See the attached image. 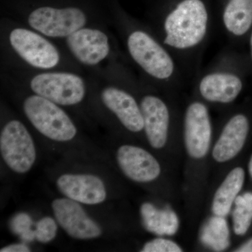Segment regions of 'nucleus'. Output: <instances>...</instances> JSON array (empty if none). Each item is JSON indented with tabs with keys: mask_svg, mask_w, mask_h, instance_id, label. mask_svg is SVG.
<instances>
[{
	"mask_svg": "<svg viewBox=\"0 0 252 252\" xmlns=\"http://www.w3.org/2000/svg\"><path fill=\"white\" fill-rule=\"evenodd\" d=\"M208 14L201 0H184L167 16L164 43L177 49L198 45L206 34Z\"/></svg>",
	"mask_w": 252,
	"mask_h": 252,
	"instance_id": "f257e3e1",
	"label": "nucleus"
},
{
	"mask_svg": "<svg viewBox=\"0 0 252 252\" xmlns=\"http://www.w3.org/2000/svg\"><path fill=\"white\" fill-rule=\"evenodd\" d=\"M23 108L30 122L48 138L67 142L75 137V126L67 114L54 102L36 94L25 100Z\"/></svg>",
	"mask_w": 252,
	"mask_h": 252,
	"instance_id": "f03ea898",
	"label": "nucleus"
},
{
	"mask_svg": "<svg viewBox=\"0 0 252 252\" xmlns=\"http://www.w3.org/2000/svg\"><path fill=\"white\" fill-rule=\"evenodd\" d=\"M0 151L6 165L17 173L29 171L35 161L34 142L27 128L18 121L8 123L1 130Z\"/></svg>",
	"mask_w": 252,
	"mask_h": 252,
	"instance_id": "7ed1b4c3",
	"label": "nucleus"
},
{
	"mask_svg": "<svg viewBox=\"0 0 252 252\" xmlns=\"http://www.w3.org/2000/svg\"><path fill=\"white\" fill-rule=\"evenodd\" d=\"M32 90L38 95L61 105H74L85 95L84 81L76 74L66 72L44 73L33 78Z\"/></svg>",
	"mask_w": 252,
	"mask_h": 252,
	"instance_id": "20e7f679",
	"label": "nucleus"
},
{
	"mask_svg": "<svg viewBox=\"0 0 252 252\" xmlns=\"http://www.w3.org/2000/svg\"><path fill=\"white\" fill-rule=\"evenodd\" d=\"M127 47L132 59L146 72L158 79H167L174 72V63L166 51L142 31L129 36Z\"/></svg>",
	"mask_w": 252,
	"mask_h": 252,
	"instance_id": "39448f33",
	"label": "nucleus"
},
{
	"mask_svg": "<svg viewBox=\"0 0 252 252\" xmlns=\"http://www.w3.org/2000/svg\"><path fill=\"white\" fill-rule=\"evenodd\" d=\"M30 26L51 37L68 36L85 26L86 16L76 7L63 9L43 6L34 10L28 18Z\"/></svg>",
	"mask_w": 252,
	"mask_h": 252,
	"instance_id": "423d86ee",
	"label": "nucleus"
},
{
	"mask_svg": "<svg viewBox=\"0 0 252 252\" xmlns=\"http://www.w3.org/2000/svg\"><path fill=\"white\" fill-rule=\"evenodd\" d=\"M9 39L13 49L33 67L49 69L59 62L56 48L34 32L17 28L11 32Z\"/></svg>",
	"mask_w": 252,
	"mask_h": 252,
	"instance_id": "0eeeda50",
	"label": "nucleus"
},
{
	"mask_svg": "<svg viewBox=\"0 0 252 252\" xmlns=\"http://www.w3.org/2000/svg\"><path fill=\"white\" fill-rule=\"evenodd\" d=\"M53 212L60 225L71 237L79 240L97 238L102 230L88 216L77 201L69 198H58L52 203Z\"/></svg>",
	"mask_w": 252,
	"mask_h": 252,
	"instance_id": "6e6552de",
	"label": "nucleus"
},
{
	"mask_svg": "<svg viewBox=\"0 0 252 252\" xmlns=\"http://www.w3.org/2000/svg\"><path fill=\"white\" fill-rule=\"evenodd\" d=\"M212 127L207 107L200 102L190 104L186 112L185 140L187 152L194 158H202L208 152Z\"/></svg>",
	"mask_w": 252,
	"mask_h": 252,
	"instance_id": "1a4fd4ad",
	"label": "nucleus"
},
{
	"mask_svg": "<svg viewBox=\"0 0 252 252\" xmlns=\"http://www.w3.org/2000/svg\"><path fill=\"white\" fill-rule=\"evenodd\" d=\"M67 43L74 56L88 65L98 64L109 52L108 38L98 30L81 28L67 36Z\"/></svg>",
	"mask_w": 252,
	"mask_h": 252,
	"instance_id": "9d476101",
	"label": "nucleus"
},
{
	"mask_svg": "<svg viewBox=\"0 0 252 252\" xmlns=\"http://www.w3.org/2000/svg\"><path fill=\"white\" fill-rule=\"evenodd\" d=\"M117 158L124 173L135 182H152L160 174V165L157 159L140 147L122 146L118 149Z\"/></svg>",
	"mask_w": 252,
	"mask_h": 252,
	"instance_id": "9b49d317",
	"label": "nucleus"
},
{
	"mask_svg": "<svg viewBox=\"0 0 252 252\" xmlns=\"http://www.w3.org/2000/svg\"><path fill=\"white\" fill-rule=\"evenodd\" d=\"M57 186L67 198L86 205L102 203L107 197L103 182L94 175L65 174L58 179Z\"/></svg>",
	"mask_w": 252,
	"mask_h": 252,
	"instance_id": "f8f14e48",
	"label": "nucleus"
},
{
	"mask_svg": "<svg viewBox=\"0 0 252 252\" xmlns=\"http://www.w3.org/2000/svg\"><path fill=\"white\" fill-rule=\"evenodd\" d=\"M140 108L149 143L154 148H162L167 142L170 122L166 104L156 96L147 95L142 99Z\"/></svg>",
	"mask_w": 252,
	"mask_h": 252,
	"instance_id": "ddd939ff",
	"label": "nucleus"
},
{
	"mask_svg": "<svg viewBox=\"0 0 252 252\" xmlns=\"http://www.w3.org/2000/svg\"><path fill=\"white\" fill-rule=\"evenodd\" d=\"M106 107L117 115L126 128L140 132L144 128V119L141 108L130 94L117 88L109 87L102 93Z\"/></svg>",
	"mask_w": 252,
	"mask_h": 252,
	"instance_id": "4468645a",
	"label": "nucleus"
},
{
	"mask_svg": "<svg viewBox=\"0 0 252 252\" xmlns=\"http://www.w3.org/2000/svg\"><path fill=\"white\" fill-rule=\"evenodd\" d=\"M249 122L243 114H237L225 124L220 138L214 147V158L223 162L233 158L243 149L248 137Z\"/></svg>",
	"mask_w": 252,
	"mask_h": 252,
	"instance_id": "2eb2a0df",
	"label": "nucleus"
},
{
	"mask_svg": "<svg viewBox=\"0 0 252 252\" xmlns=\"http://www.w3.org/2000/svg\"><path fill=\"white\" fill-rule=\"evenodd\" d=\"M243 89L241 79L230 73L207 74L199 86L200 94L210 102L229 103L233 102Z\"/></svg>",
	"mask_w": 252,
	"mask_h": 252,
	"instance_id": "dca6fc26",
	"label": "nucleus"
},
{
	"mask_svg": "<svg viewBox=\"0 0 252 252\" xmlns=\"http://www.w3.org/2000/svg\"><path fill=\"white\" fill-rule=\"evenodd\" d=\"M245 171L242 167L233 169L225 177L217 190L212 203V212L217 216L225 217L231 209L245 182Z\"/></svg>",
	"mask_w": 252,
	"mask_h": 252,
	"instance_id": "f3484780",
	"label": "nucleus"
},
{
	"mask_svg": "<svg viewBox=\"0 0 252 252\" xmlns=\"http://www.w3.org/2000/svg\"><path fill=\"white\" fill-rule=\"evenodd\" d=\"M141 216L144 228L158 235H173L179 228V219L170 210H158L152 204H142Z\"/></svg>",
	"mask_w": 252,
	"mask_h": 252,
	"instance_id": "a211bd4d",
	"label": "nucleus"
},
{
	"mask_svg": "<svg viewBox=\"0 0 252 252\" xmlns=\"http://www.w3.org/2000/svg\"><path fill=\"white\" fill-rule=\"evenodd\" d=\"M223 20L225 28L231 34H245L252 25V0H229Z\"/></svg>",
	"mask_w": 252,
	"mask_h": 252,
	"instance_id": "6ab92c4d",
	"label": "nucleus"
},
{
	"mask_svg": "<svg viewBox=\"0 0 252 252\" xmlns=\"http://www.w3.org/2000/svg\"><path fill=\"white\" fill-rule=\"evenodd\" d=\"M202 243L217 252H221L229 247V229L224 217H212L200 232Z\"/></svg>",
	"mask_w": 252,
	"mask_h": 252,
	"instance_id": "aec40b11",
	"label": "nucleus"
},
{
	"mask_svg": "<svg viewBox=\"0 0 252 252\" xmlns=\"http://www.w3.org/2000/svg\"><path fill=\"white\" fill-rule=\"evenodd\" d=\"M233 212L235 233L243 235L248 231L252 220V193L238 195L235 200Z\"/></svg>",
	"mask_w": 252,
	"mask_h": 252,
	"instance_id": "412c9836",
	"label": "nucleus"
},
{
	"mask_svg": "<svg viewBox=\"0 0 252 252\" xmlns=\"http://www.w3.org/2000/svg\"><path fill=\"white\" fill-rule=\"evenodd\" d=\"M57 229V224L54 219L44 217L36 224V240L41 243H49L56 237Z\"/></svg>",
	"mask_w": 252,
	"mask_h": 252,
	"instance_id": "4be33fe9",
	"label": "nucleus"
},
{
	"mask_svg": "<svg viewBox=\"0 0 252 252\" xmlns=\"http://www.w3.org/2000/svg\"><path fill=\"white\" fill-rule=\"evenodd\" d=\"M142 252H182L177 244L166 239H154L144 245Z\"/></svg>",
	"mask_w": 252,
	"mask_h": 252,
	"instance_id": "5701e85b",
	"label": "nucleus"
},
{
	"mask_svg": "<svg viewBox=\"0 0 252 252\" xmlns=\"http://www.w3.org/2000/svg\"><path fill=\"white\" fill-rule=\"evenodd\" d=\"M32 220L26 213H19L13 217L10 221V228L15 234L19 236L32 229Z\"/></svg>",
	"mask_w": 252,
	"mask_h": 252,
	"instance_id": "b1692460",
	"label": "nucleus"
},
{
	"mask_svg": "<svg viewBox=\"0 0 252 252\" xmlns=\"http://www.w3.org/2000/svg\"><path fill=\"white\" fill-rule=\"evenodd\" d=\"M1 252H29L31 250L27 245L23 244H14V245H9V246L4 247L0 250Z\"/></svg>",
	"mask_w": 252,
	"mask_h": 252,
	"instance_id": "393cba45",
	"label": "nucleus"
},
{
	"mask_svg": "<svg viewBox=\"0 0 252 252\" xmlns=\"http://www.w3.org/2000/svg\"><path fill=\"white\" fill-rule=\"evenodd\" d=\"M236 252H252V238L249 240L247 243L240 247L238 250H235Z\"/></svg>",
	"mask_w": 252,
	"mask_h": 252,
	"instance_id": "a878e982",
	"label": "nucleus"
},
{
	"mask_svg": "<svg viewBox=\"0 0 252 252\" xmlns=\"http://www.w3.org/2000/svg\"><path fill=\"white\" fill-rule=\"evenodd\" d=\"M249 172H250V175L252 177V155L250 162H249Z\"/></svg>",
	"mask_w": 252,
	"mask_h": 252,
	"instance_id": "bb28decb",
	"label": "nucleus"
},
{
	"mask_svg": "<svg viewBox=\"0 0 252 252\" xmlns=\"http://www.w3.org/2000/svg\"><path fill=\"white\" fill-rule=\"evenodd\" d=\"M250 48H251V54L252 57V33L251 35V38H250Z\"/></svg>",
	"mask_w": 252,
	"mask_h": 252,
	"instance_id": "cd10ccee",
	"label": "nucleus"
}]
</instances>
